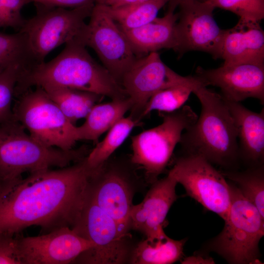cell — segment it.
<instances>
[{"mask_svg": "<svg viewBox=\"0 0 264 264\" xmlns=\"http://www.w3.org/2000/svg\"><path fill=\"white\" fill-rule=\"evenodd\" d=\"M95 169L86 157L66 167L0 181V235L33 225L44 233L74 225L87 198Z\"/></svg>", "mask_w": 264, "mask_h": 264, "instance_id": "obj_1", "label": "cell"}, {"mask_svg": "<svg viewBox=\"0 0 264 264\" xmlns=\"http://www.w3.org/2000/svg\"><path fill=\"white\" fill-rule=\"evenodd\" d=\"M32 87H63L95 93L111 100L128 97L122 86L74 39L48 62L37 64L19 80L20 92Z\"/></svg>", "mask_w": 264, "mask_h": 264, "instance_id": "obj_2", "label": "cell"}, {"mask_svg": "<svg viewBox=\"0 0 264 264\" xmlns=\"http://www.w3.org/2000/svg\"><path fill=\"white\" fill-rule=\"evenodd\" d=\"M193 93L201 110L181 135L179 144L184 154L199 155L224 170H235L240 160L237 129L225 100L201 84Z\"/></svg>", "mask_w": 264, "mask_h": 264, "instance_id": "obj_3", "label": "cell"}, {"mask_svg": "<svg viewBox=\"0 0 264 264\" xmlns=\"http://www.w3.org/2000/svg\"><path fill=\"white\" fill-rule=\"evenodd\" d=\"M89 151L85 146L68 151L46 146L13 117L0 124V181L22 177L26 172L67 167L85 158Z\"/></svg>", "mask_w": 264, "mask_h": 264, "instance_id": "obj_4", "label": "cell"}, {"mask_svg": "<svg viewBox=\"0 0 264 264\" xmlns=\"http://www.w3.org/2000/svg\"><path fill=\"white\" fill-rule=\"evenodd\" d=\"M230 206L222 230L204 245L231 264H259V242L264 235V218L237 186L228 182Z\"/></svg>", "mask_w": 264, "mask_h": 264, "instance_id": "obj_5", "label": "cell"}, {"mask_svg": "<svg viewBox=\"0 0 264 264\" xmlns=\"http://www.w3.org/2000/svg\"><path fill=\"white\" fill-rule=\"evenodd\" d=\"M15 95L13 118L35 139L64 151L73 149L78 141L76 126L64 115L43 88L35 87Z\"/></svg>", "mask_w": 264, "mask_h": 264, "instance_id": "obj_6", "label": "cell"}, {"mask_svg": "<svg viewBox=\"0 0 264 264\" xmlns=\"http://www.w3.org/2000/svg\"><path fill=\"white\" fill-rule=\"evenodd\" d=\"M162 123L131 138V161L143 168L148 180L154 183L165 170L185 130L198 116L188 105L172 112H159Z\"/></svg>", "mask_w": 264, "mask_h": 264, "instance_id": "obj_7", "label": "cell"}, {"mask_svg": "<svg viewBox=\"0 0 264 264\" xmlns=\"http://www.w3.org/2000/svg\"><path fill=\"white\" fill-rule=\"evenodd\" d=\"M89 191V190H88ZM91 242L94 247L81 254L74 262L91 264H121L129 262L133 248L116 221L88 195L75 223L71 228Z\"/></svg>", "mask_w": 264, "mask_h": 264, "instance_id": "obj_8", "label": "cell"}, {"mask_svg": "<svg viewBox=\"0 0 264 264\" xmlns=\"http://www.w3.org/2000/svg\"><path fill=\"white\" fill-rule=\"evenodd\" d=\"M94 6L70 10L45 7V9L25 21L19 31L25 34L30 51L38 64L44 62L52 50L77 38Z\"/></svg>", "mask_w": 264, "mask_h": 264, "instance_id": "obj_9", "label": "cell"}, {"mask_svg": "<svg viewBox=\"0 0 264 264\" xmlns=\"http://www.w3.org/2000/svg\"><path fill=\"white\" fill-rule=\"evenodd\" d=\"M132 167L119 159L109 158L94 170L88 191L92 199L116 221L122 233L129 236L136 179Z\"/></svg>", "mask_w": 264, "mask_h": 264, "instance_id": "obj_10", "label": "cell"}, {"mask_svg": "<svg viewBox=\"0 0 264 264\" xmlns=\"http://www.w3.org/2000/svg\"><path fill=\"white\" fill-rule=\"evenodd\" d=\"M169 172L188 196L224 220L226 219L231 199L228 182L212 164L199 155L184 154Z\"/></svg>", "mask_w": 264, "mask_h": 264, "instance_id": "obj_11", "label": "cell"}, {"mask_svg": "<svg viewBox=\"0 0 264 264\" xmlns=\"http://www.w3.org/2000/svg\"><path fill=\"white\" fill-rule=\"evenodd\" d=\"M88 23L75 39L94 50L103 66L121 85L122 79L138 58L117 23L95 4Z\"/></svg>", "mask_w": 264, "mask_h": 264, "instance_id": "obj_12", "label": "cell"}, {"mask_svg": "<svg viewBox=\"0 0 264 264\" xmlns=\"http://www.w3.org/2000/svg\"><path fill=\"white\" fill-rule=\"evenodd\" d=\"M178 6L177 45L175 51L179 56L191 51H202L215 59H221L224 29L214 18L215 8L199 0H185Z\"/></svg>", "mask_w": 264, "mask_h": 264, "instance_id": "obj_13", "label": "cell"}, {"mask_svg": "<svg viewBox=\"0 0 264 264\" xmlns=\"http://www.w3.org/2000/svg\"><path fill=\"white\" fill-rule=\"evenodd\" d=\"M190 77L181 76L170 68L157 52L138 57L121 82L132 102L130 115L140 121L147 103L155 93L184 83Z\"/></svg>", "mask_w": 264, "mask_h": 264, "instance_id": "obj_14", "label": "cell"}, {"mask_svg": "<svg viewBox=\"0 0 264 264\" xmlns=\"http://www.w3.org/2000/svg\"><path fill=\"white\" fill-rule=\"evenodd\" d=\"M18 234L15 236L21 264H69L94 247L68 226L37 236Z\"/></svg>", "mask_w": 264, "mask_h": 264, "instance_id": "obj_15", "label": "cell"}, {"mask_svg": "<svg viewBox=\"0 0 264 264\" xmlns=\"http://www.w3.org/2000/svg\"><path fill=\"white\" fill-rule=\"evenodd\" d=\"M205 87L219 88L226 100L241 102L246 99L264 103V65L253 63L223 64L214 69L198 66L194 75Z\"/></svg>", "mask_w": 264, "mask_h": 264, "instance_id": "obj_16", "label": "cell"}, {"mask_svg": "<svg viewBox=\"0 0 264 264\" xmlns=\"http://www.w3.org/2000/svg\"><path fill=\"white\" fill-rule=\"evenodd\" d=\"M177 182L170 173L152 183L143 200L133 204L129 214L131 229L137 231L150 240L166 235L163 227L167 214L178 197Z\"/></svg>", "mask_w": 264, "mask_h": 264, "instance_id": "obj_17", "label": "cell"}, {"mask_svg": "<svg viewBox=\"0 0 264 264\" xmlns=\"http://www.w3.org/2000/svg\"><path fill=\"white\" fill-rule=\"evenodd\" d=\"M168 3V10L162 17H156L149 23L135 28L121 29L137 57L162 49L176 50L177 45L178 13L175 11L177 6L171 2Z\"/></svg>", "mask_w": 264, "mask_h": 264, "instance_id": "obj_18", "label": "cell"}, {"mask_svg": "<svg viewBox=\"0 0 264 264\" xmlns=\"http://www.w3.org/2000/svg\"><path fill=\"white\" fill-rule=\"evenodd\" d=\"M225 101L237 129L240 160L249 167L264 165V108L257 112L245 108L241 102Z\"/></svg>", "mask_w": 264, "mask_h": 264, "instance_id": "obj_19", "label": "cell"}, {"mask_svg": "<svg viewBox=\"0 0 264 264\" xmlns=\"http://www.w3.org/2000/svg\"><path fill=\"white\" fill-rule=\"evenodd\" d=\"M260 22L238 21L225 29L221 47L223 64L264 65V32Z\"/></svg>", "mask_w": 264, "mask_h": 264, "instance_id": "obj_20", "label": "cell"}, {"mask_svg": "<svg viewBox=\"0 0 264 264\" xmlns=\"http://www.w3.org/2000/svg\"><path fill=\"white\" fill-rule=\"evenodd\" d=\"M132 107V102L129 97L95 104L86 117L84 123L76 126L78 140L96 141L124 117Z\"/></svg>", "mask_w": 264, "mask_h": 264, "instance_id": "obj_21", "label": "cell"}, {"mask_svg": "<svg viewBox=\"0 0 264 264\" xmlns=\"http://www.w3.org/2000/svg\"><path fill=\"white\" fill-rule=\"evenodd\" d=\"M187 238L175 240L166 235L150 240L145 239L134 246L129 263L132 264H171L181 260Z\"/></svg>", "mask_w": 264, "mask_h": 264, "instance_id": "obj_22", "label": "cell"}, {"mask_svg": "<svg viewBox=\"0 0 264 264\" xmlns=\"http://www.w3.org/2000/svg\"><path fill=\"white\" fill-rule=\"evenodd\" d=\"M74 125L85 118L92 107L104 97L101 95L63 87L42 88Z\"/></svg>", "mask_w": 264, "mask_h": 264, "instance_id": "obj_23", "label": "cell"}, {"mask_svg": "<svg viewBox=\"0 0 264 264\" xmlns=\"http://www.w3.org/2000/svg\"><path fill=\"white\" fill-rule=\"evenodd\" d=\"M172 0H148L111 7L98 4L122 29L135 28L152 21L160 9ZM97 4V3H96Z\"/></svg>", "mask_w": 264, "mask_h": 264, "instance_id": "obj_24", "label": "cell"}, {"mask_svg": "<svg viewBox=\"0 0 264 264\" xmlns=\"http://www.w3.org/2000/svg\"><path fill=\"white\" fill-rule=\"evenodd\" d=\"M139 122L131 115L119 119L108 131L104 138L89 151L86 156L88 166L97 168L110 158Z\"/></svg>", "mask_w": 264, "mask_h": 264, "instance_id": "obj_25", "label": "cell"}, {"mask_svg": "<svg viewBox=\"0 0 264 264\" xmlns=\"http://www.w3.org/2000/svg\"><path fill=\"white\" fill-rule=\"evenodd\" d=\"M231 181L242 196L254 204L264 218V165L249 167L243 171H220Z\"/></svg>", "mask_w": 264, "mask_h": 264, "instance_id": "obj_26", "label": "cell"}, {"mask_svg": "<svg viewBox=\"0 0 264 264\" xmlns=\"http://www.w3.org/2000/svg\"><path fill=\"white\" fill-rule=\"evenodd\" d=\"M199 84L201 83L194 75L190 76L189 80L184 83L158 91L147 103L141 118L154 110L169 112L179 109Z\"/></svg>", "mask_w": 264, "mask_h": 264, "instance_id": "obj_27", "label": "cell"}, {"mask_svg": "<svg viewBox=\"0 0 264 264\" xmlns=\"http://www.w3.org/2000/svg\"><path fill=\"white\" fill-rule=\"evenodd\" d=\"M38 64L29 49L25 34L0 32V73L14 65L28 70Z\"/></svg>", "mask_w": 264, "mask_h": 264, "instance_id": "obj_28", "label": "cell"}, {"mask_svg": "<svg viewBox=\"0 0 264 264\" xmlns=\"http://www.w3.org/2000/svg\"><path fill=\"white\" fill-rule=\"evenodd\" d=\"M27 69L19 65L11 66L0 73V124L13 118L12 102L15 88Z\"/></svg>", "mask_w": 264, "mask_h": 264, "instance_id": "obj_29", "label": "cell"}, {"mask_svg": "<svg viewBox=\"0 0 264 264\" xmlns=\"http://www.w3.org/2000/svg\"><path fill=\"white\" fill-rule=\"evenodd\" d=\"M215 8L229 11L239 17V21L260 22L264 18V0H203Z\"/></svg>", "mask_w": 264, "mask_h": 264, "instance_id": "obj_30", "label": "cell"}, {"mask_svg": "<svg viewBox=\"0 0 264 264\" xmlns=\"http://www.w3.org/2000/svg\"><path fill=\"white\" fill-rule=\"evenodd\" d=\"M0 264H21L15 235H0Z\"/></svg>", "mask_w": 264, "mask_h": 264, "instance_id": "obj_31", "label": "cell"}, {"mask_svg": "<svg viewBox=\"0 0 264 264\" xmlns=\"http://www.w3.org/2000/svg\"><path fill=\"white\" fill-rule=\"evenodd\" d=\"M7 13L13 21L15 28L19 29L25 22L21 14L22 8L31 0H0Z\"/></svg>", "mask_w": 264, "mask_h": 264, "instance_id": "obj_32", "label": "cell"}, {"mask_svg": "<svg viewBox=\"0 0 264 264\" xmlns=\"http://www.w3.org/2000/svg\"><path fill=\"white\" fill-rule=\"evenodd\" d=\"M47 7L75 8L85 6H94L96 0H31Z\"/></svg>", "mask_w": 264, "mask_h": 264, "instance_id": "obj_33", "label": "cell"}, {"mask_svg": "<svg viewBox=\"0 0 264 264\" xmlns=\"http://www.w3.org/2000/svg\"><path fill=\"white\" fill-rule=\"evenodd\" d=\"M181 263L184 264H215V262L213 258L203 254L202 253H197L192 256L183 258L181 260Z\"/></svg>", "mask_w": 264, "mask_h": 264, "instance_id": "obj_34", "label": "cell"}, {"mask_svg": "<svg viewBox=\"0 0 264 264\" xmlns=\"http://www.w3.org/2000/svg\"><path fill=\"white\" fill-rule=\"evenodd\" d=\"M7 26L15 28L13 21L7 13L0 1V27Z\"/></svg>", "mask_w": 264, "mask_h": 264, "instance_id": "obj_35", "label": "cell"}, {"mask_svg": "<svg viewBox=\"0 0 264 264\" xmlns=\"http://www.w3.org/2000/svg\"><path fill=\"white\" fill-rule=\"evenodd\" d=\"M124 0H104L103 4L107 6L116 7L121 5Z\"/></svg>", "mask_w": 264, "mask_h": 264, "instance_id": "obj_36", "label": "cell"}, {"mask_svg": "<svg viewBox=\"0 0 264 264\" xmlns=\"http://www.w3.org/2000/svg\"><path fill=\"white\" fill-rule=\"evenodd\" d=\"M185 0H172V1H173L174 3H175L177 6L178 5V4L182 1H184Z\"/></svg>", "mask_w": 264, "mask_h": 264, "instance_id": "obj_37", "label": "cell"}, {"mask_svg": "<svg viewBox=\"0 0 264 264\" xmlns=\"http://www.w3.org/2000/svg\"><path fill=\"white\" fill-rule=\"evenodd\" d=\"M97 4H103L104 0H96Z\"/></svg>", "mask_w": 264, "mask_h": 264, "instance_id": "obj_38", "label": "cell"}, {"mask_svg": "<svg viewBox=\"0 0 264 264\" xmlns=\"http://www.w3.org/2000/svg\"></svg>", "mask_w": 264, "mask_h": 264, "instance_id": "obj_39", "label": "cell"}]
</instances>
